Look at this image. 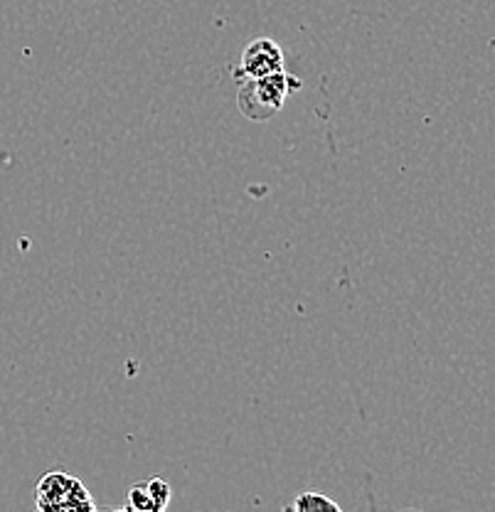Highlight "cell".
Listing matches in <instances>:
<instances>
[{"label":"cell","instance_id":"6da1fadb","mask_svg":"<svg viewBox=\"0 0 495 512\" xmlns=\"http://www.w3.org/2000/svg\"><path fill=\"white\" fill-rule=\"evenodd\" d=\"M294 89H301V82H296L284 69L259 79H244L237 94L239 111L252 121H269L284 109L286 96Z\"/></svg>","mask_w":495,"mask_h":512},{"label":"cell","instance_id":"7a4b0ae2","mask_svg":"<svg viewBox=\"0 0 495 512\" xmlns=\"http://www.w3.org/2000/svg\"><path fill=\"white\" fill-rule=\"evenodd\" d=\"M35 493V512H99L87 485L67 471L42 476Z\"/></svg>","mask_w":495,"mask_h":512},{"label":"cell","instance_id":"3957f363","mask_svg":"<svg viewBox=\"0 0 495 512\" xmlns=\"http://www.w3.org/2000/svg\"><path fill=\"white\" fill-rule=\"evenodd\" d=\"M284 69V50L271 37H257L249 42L239 60V74L242 79H259Z\"/></svg>","mask_w":495,"mask_h":512},{"label":"cell","instance_id":"277c9868","mask_svg":"<svg viewBox=\"0 0 495 512\" xmlns=\"http://www.w3.org/2000/svg\"><path fill=\"white\" fill-rule=\"evenodd\" d=\"M170 503V485L161 478H151L146 483L131 485L129 508L136 512H165Z\"/></svg>","mask_w":495,"mask_h":512},{"label":"cell","instance_id":"5b68a950","mask_svg":"<svg viewBox=\"0 0 495 512\" xmlns=\"http://www.w3.org/2000/svg\"><path fill=\"white\" fill-rule=\"evenodd\" d=\"M294 512H343L333 498H328L326 493H318V490H306V493H298L294 505Z\"/></svg>","mask_w":495,"mask_h":512},{"label":"cell","instance_id":"8992f818","mask_svg":"<svg viewBox=\"0 0 495 512\" xmlns=\"http://www.w3.org/2000/svg\"><path fill=\"white\" fill-rule=\"evenodd\" d=\"M111 512H136L133 508H129V505H126V508H121V510H111Z\"/></svg>","mask_w":495,"mask_h":512},{"label":"cell","instance_id":"52a82bcc","mask_svg":"<svg viewBox=\"0 0 495 512\" xmlns=\"http://www.w3.org/2000/svg\"><path fill=\"white\" fill-rule=\"evenodd\" d=\"M281 512H294V510H291V505H286V508H284V510H281Z\"/></svg>","mask_w":495,"mask_h":512},{"label":"cell","instance_id":"ba28073f","mask_svg":"<svg viewBox=\"0 0 495 512\" xmlns=\"http://www.w3.org/2000/svg\"><path fill=\"white\" fill-rule=\"evenodd\" d=\"M399 512H422V510H399Z\"/></svg>","mask_w":495,"mask_h":512}]
</instances>
